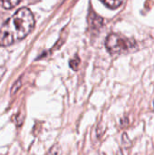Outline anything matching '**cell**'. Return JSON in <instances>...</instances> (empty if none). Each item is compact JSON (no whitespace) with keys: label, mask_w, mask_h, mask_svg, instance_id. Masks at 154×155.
Here are the masks:
<instances>
[{"label":"cell","mask_w":154,"mask_h":155,"mask_svg":"<svg viewBox=\"0 0 154 155\" xmlns=\"http://www.w3.org/2000/svg\"><path fill=\"white\" fill-rule=\"evenodd\" d=\"M102 1H103L108 7L114 9V8L119 7V6L123 3L124 0H102Z\"/></svg>","instance_id":"277c9868"},{"label":"cell","mask_w":154,"mask_h":155,"mask_svg":"<svg viewBox=\"0 0 154 155\" xmlns=\"http://www.w3.org/2000/svg\"><path fill=\"white\" fill-rule=\"evenodd\" d=\"M34 25L32 12L25 7L17 10L0 27V45L7 46L24 39Z\"/></svg>","instance_id":"6da1fadb"},{"label":"cell","mask_w":154,"mask_h":155,"mask_svg":"<svg viewBox=\"0 0 154 155\" xmlns=\"http://www.w3.org/2000/svg\"><path fill=\"white\" fill-rule=\"evenodd\" d=\"M105 45L111 54H120L131 51L134 46V43L123 35L112 34L107 36Z\"/></svg>","instance_id":"7a4b0ae2"},{"label":"cell","mask_w":154,"mask_h":155,"mask_svg":"<svg viewBox=\"0 0 154 155\" xmlns=\"http://www.w3.org/2000/svg\"><path fill=\"white\" fill-rule=\"evenodd\" d=\"M5 73V68L0 67V81H1V79H2V77L4 76Z\"/></svg>","instance_id":"ba28073f"},{"label":"cell","mask_w":154,"mask_h":155,"mask_svg":"<svg viewBox=\"0 0 154 155\" xmlns=\"http://www.w3.org/2000/svg\"><path fill=\"white\" fill-rule=\"evenodd\" d=\"M79 64H80V59L77 56H75L74 59H72L70 61V66L74 70H77L78 67H79Z\"/></svg>","instance_id":"8992f818"},{"label":"cell","mask_w":154,"mask_h":155,"mask_svg":"<svg viewBox=\"0 0 154 155\" xmlns=\"http://www.w3.org/2000/svg\"><path fill=\"white\" fill-rule=\"evenodd\" d=\"M123 144L125 146V147H129V146H131V142H130V140H129V138H128V136H127V134L124 133L123 134Z\"/></svg>","instance_id":"52a82bcc"},{"label":"cell","mask_w":154,"mask_h":155,"mask_svg":"<svg viewBox=\"0 0 154 155\" xmlns=\"http://www.w3.org/2000/svg\"><path fill=\"white\" fill-rule=\"evenodd\" d=\"M61 153H62V149H61L60 145L56 144V145H54L50 149L47 155H61Z\"/></svg>","instance_id":"5b68a950"},{"label":"cell","mask_w":154,"mask_h":155,"mask_svg":"<svg viewBox=\"0 0 154 155\" xmlns=\"http://www.w3.org/2000/svg\"><path fill=\"white\" fill-rule=\"evenodd\" d=\"M21 0H0V5L5 9H11L16 6Z\"/></svg>","instance_id":"3957f363"}]
</instances>
